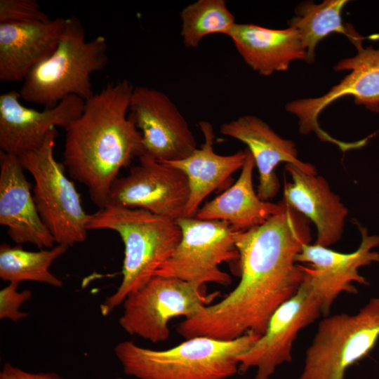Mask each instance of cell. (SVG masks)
Segmentation results:
<instances>
[{
  "mask_svg": "<svg viewBox=\"0 0 379 379\" xmlns=\"http://www.w3.org/2000/svg\"><path fill=\"white\" fill-rule=\"evenodd\" d=\"M281 203L263 224L236 232L240 281L220 301L178 324L176 331L183 338L262 336L274 312L298 292L304 273L295 258L310 243L311 230L305 216L284 199Z\"/></svg>",
  "mask_w": 379,
  "mask_h": 379,
  "instance_id": "1",
  "label": "cell"
},
{
  "mask_svg": "<svg viewBox=\"0 0 379 379\" xmlns=\"http://www.w3.org/2000/svg\"><path fill=\"white\" fill-rule=\"evenodd\" d=\"M133 89L127 79L109 83L65 129L62 164L99 208L109 204L119 171L145 154L142 135L127 116Z\"/></svg>",
  "mask_w": 379,
  "mask_h": 379,
  "instance_id": "2",
  "label": "cell"
},
{
  "mask_svg": "<svg viewBox=\"0 0 379 379\" xmlns=\"http://www.w3.org/2000/svg\"><path fill=\"white\" fill-rule=\"evenodd\" d=\"M87 229L113 230L124 244L122 281L100 305L105 316L155 277L156 272L173 255L182 237L175 220L143 209L112 204L90 214Z\"/></svg>",
  "mask_w": 379,
  "mask_h": 379,
  "instance_id": "3",
  "label": "cell"
},
{
  "mask_svg": "<svg viewBox=\"0 0 379 379\" xmlns=\"http://www.w3.org/2000/svg\"><path fill=\"white\" fill-rule=\"evenodd\" d=\"M260 337L246 333L222 340L198 336L164 350L126 340L117 344L114 354L124 372L138 379H227L238 373L237 357Z\"/></svg>",
  "mask_w": 379,
  "mask_h": 379,
  "instance_id": "4",
  "label": "cell"
},
{
  "mask_svg": "<svg viewBox=\"0 0 379 379\" xmlns=\"http://www.w3.org/2000/svg\"><path fill=\"white\" fill-rule=\"evenodd\" d=\"M107 40L103 36L86 41L81 21L74 15L66 25L58 46L36 65L24 79L21 98L45 108H51L69 95L84 100L95 93L91 76L107 65Z\"/></svg>",
  "mask_w": 379,
  "mask_h": 379,
  "instance_id": "5",
  "label": "cell"
},
{
  "mask_svg": "<svg viewBox=\"0 0 379 379\" xmlns=\"http://www.w3.org/2000/svg\"><path fill=\"white\" fill-rule=\"evenodd\" d=\"M58 135L56 128H51L40 147L19 158L34 180L33 197L44 224L56 244L70 247L86 239L90 214L84 211L74 182L65 175L64 164L55 158Z\"/></svg>",
  "mask_w": 379,
  "mask_h": 379,
  "instance_id": "6",
  "label": "cell"
},
{
  "mask_svg": "<svg viewBox=\"0 0 379 379\" xmlns=\"http://www.w3.org/2000/svg\"><path fill=\"white\" fill-rule=\"evenodd\" d=\"M378 339L379 297L354 314L324 317L306 350L299 379H344L347 368L366 357Z\"/></svg>",
  "mask_w": 379,
  "mask_h": 379,
  "instance_id": "7",
  "label": "cell"
},
{
  "mask_svg": "<svg viewBox=\"0 0 379 379\" xmlns=\"http://www.w3.org/2000/svg\"><path fill=\"white\" fill-rule=\"evenodd\" d=\"M206 286L154 277L126 298L119 324L130 335L153 343L164 342L170 336L168 325L173 318L193 317L219 296L218 291L208 293Z\"/></svg>",
  "mask_w": 379,
  "mask_h": 379,
  "instance_id": "8",
  "label": "cell"
},
{
  "mask_svg": "<svg viewBox=\"0 0 379 379\" xmlns=\"http://www.w3.org/2000/svg\"><path fill=\"white\" fill-rule=\"evenodd\" d=\"M181 240L171 258L155 277L175 278L206 285L229 286L230 274L220 269L223 262H239L236 232L225 222L185 217L177 220Z\"/></svg>",
  "mask_w": 379,
  "mask_h": 379,
  "instance_id": "9",
  "label": "cell"
},
{
  "mask_svg": "<svg viewBox=\"0 0 379 379\" xmlns=\"http://www.w3.org/2000/svg\"><path fill=\"white\" fill-rule=\"evenodd\" d=\"M363 39L357 32L350 39L356 47L357 54L335 64V71L350 72L338 84L319 97L297 99L286 104V111L298 119L301 134L314 132L320 140L339 146L340 140L321 129L318 118L327 106L347 95L352 96L357 105H364L372 112H379V48L375 49L371 46L364 48Z\"/></svg>",
  "mask_w": 379,
  "mask_h": 379,
  "instance_id": "10",
  "label": "cell"
},
{
  "mask_svg": "<svg viewBox=\"0 0 379 379\" xmlns=\"http://www.w3.org/2000/svg\"><path fill=\"white\" fill-rule=\"evenodd\" d=\"M138 159V165L113 183L109 204L143 209L175 221L184 218L190 197L186 175L146 154Z\"/></svg>",
  "mask_w": 379,
  "mask_h": 379,
  "instance_id": "11",
  "label": "cell"
},
{
  "mask_svg": "<svg viewBox=\"0 0 379 379\" xmlns=\"http://www.w3.org/2000/svg\"><path fill=\"white\" fill-rule=\"evenodd\" d=\"M322 315L320 304L307 281L274 312L265 333L237 357L238 373L255 369L254 379H270L278 366L292 360V349L301 329Z\"/></svg>",
  "mask_w": 379,
  "mask_h": 379,
  "instance_id": "12",
  "label": "cell"
},
{
  "mask_svg": "<svg viewBox=\"0 0 379 379\" xmlns=\"http://www.w3.org/2000/svg\"><path fill=\"white\" fill-rule=\"evenodd\" d=\"M129 110L142 135L144 154L161 162L176 161L197 149L187 120L164 92L145 86L134 87Z\"/></svg>",
  "mask_w": 379,
  "mask_h": 379,
  "instance_id": "13",
  "label": "cell"
},
{
  "mask_svg": "<svg viewBox=\"0 0 379 379\" xmlns=\"http://www.w3.org/2000/svg\"><path fill=\"white\" fill-rule=\"evenodd\" d=\"M359 230L361 241L354 252L343 253L315 244H305L295 256L296 262L307 263L301 265L304 279L310 285L324 317L329 315L340 293H357L352 283L368 285L359 269L379 262V253L374 251L379 246V236L368 235L366 227L360 226Z\"/></svg>",
  "mask_w": 379,
  "mask_h": 379,
  "instance_id": "14",
  "label": "cell"
},
{
  "mask_svg": "<svg viewBox=\"0 0 379 379\" xmlns=\"http://www.w3.org/2000/svg\"><path fill=\"white\" fill-rule=\"evenodd\" d=\"M20 94L0 95V151L20 156L41 146L53 128H67L82 113L85 100L69 95L51 108L39 111L22 105Z\"/></svg>",
  "mask_w": 379,
  "mask_h": 379,
  "instance_id": "15",
  "label": "cell"
},
{
  "mask_svg": "<svg viewBox=\"0 0 379 379\" xmlns=\"http://www.w3.org/2000/svg\"><path fill=\"white\" fill-rule=\"evenodd\" d=\"M19 157L0 151V224L18 245L51 248L55 241L37 211Z\"/></svg>",
  "mask_w": 379,
  "mask_h": 379,
  "instance_id": "16",
  "label": "cell"
},
{
  "mask_svg": "<svg viewBox=\"0 0 379 379\" xmlns=\"http://www.w3.org/2000/svg\"><path fill=\"white\" fill-rule=\"evenodd\" d=\"M220 133L238 140L247 145L259 172L257 194L260 199L269 201L279 190L275 173L279 164H291L305 173L316 175L314 166L298 159L295 143L280 137L266 122L255 115H243L224 123Z\"/></svg>",
  "mask_w": 379,
  "mask_h": 379,
  "instance_id": "17",
  "label": "cell"
},
{
  "mask_svg": "<svg viewBox=\"0 0 379 379\" xmlns=\"http://www.w3.org/2000/svg\"><path fill=\"white\" fill-rule=\"evenodd\" d=\"M65 25L62 18L45 22L0 23V81H24L55 51Z\"/></svg>",
  "mask_w": 379,
  "mask_h": 379,
  "instance_id": "18",
  "label": "cell"
},
{
  "mask_svg": "<svg viewBox=\"0 0 379 379\" xmlns=\"http://www.w3.org/2000/svg\"><path fill=\"white\" fill-rule=\"evenodd\" d=\"M285 169L292 181L284 184V199L316 225L315 244L328 247L343 234L347 208L321 176L305 173L296 166L286 164Z\"/></svg>",
  "mask_w": 379,
  "mask_h": 379,
  "instance_id": "19",
  "label": "cell"
},
{
  "mask_svg": "<svg viewBox=\"0 0 379 379\" xmlns=\"http://www.w3.org/2000/svg\"><path fill=\"white\" fill-rule=\"evenodd\" d=\"M227 36L246 64L263 76L286 71L292 62L306 58L298 33L290 27L270 29L236 22Z\"/></svg>",
  "mask_w": 379,
  "mask_h": 379,
  "instance_id": "20",
  "label": "cell"
},
{
  "mask_svg": "<svg viewBox=\"0 0 379 379\" xmlns=\"http://www.w3.org/2000/svg\"><path fill=\"white\" fill-rule=\"evenodd\" d=\"M199 126L204 138L201 147L182 160L163 162L180 169L188 179L190 197L185 213L187 218L194 217L204 199L222 187L234 173L242 168L248 154L247 149L230 155L215 153L212 125L206 121H200Z\"/></svg>",
  "mask_w": 379,
  "mask_h": 379,
  "instance_id": "21",
  "label": "cell"
},
{
  "mask_svg": "<svg viewBox=\"0 0 379 379\" xmlns=\"http://www.w3.org/2000/svg\"><path fill=\"white\" fill-rule=\"evenodd\" d=\"M255 166L253 157L248 149L237 180L204 204L194 217L199 220L223 221L235 232H244L263 224L276 215L281 210L282 203L274 204L260 199L253 185Z\"/></svg>",
  "mask_w": 379,
  "mask_h": 379,
  "instance_id": "22",
  "label": "cell"
},
{
  "mask_svg": "<svg viewBox=\"0 0 379 379\" xmlns=\"http://www.w3.org/2000/svg\"><path fill=\"white\" fill-rule=\"evenodd\" d=\"M346 0H324L316 4L304 1L295 9V15L289 22L290 27L297 31L306 51L305 60L312 64L318 43L332 33L345 34L347 38L354 31L352 26H345L342 11Z\"/></svg>",
  "mask_w": 379,
  "mask_h": 379,
  "instance_id": "23",
  "label": "cell"
},
{
  "mask_svg": "<svg viewBox=\"0 0 379 379\" xmlns=\"http://www.w3.org/2000/svg\"><path fill=\"white\" fill-rule=\"evenodd\" d=\"M69 247L56 244L49 249L39 251L24 250L20 246H0V277L5 281H33L54 287H61L62 281L49 269L53 262L65 254Z\"/></svg>",
  "mask_w": 379,
  "mask_h": 379,
  "instance_id": "24",
  "label": "cell"
},
{
  "mask_svg": "<svg viewBox=\"0 0 379 379\" xmlns=\"http://www.w3.org/2000/svg\"><path fill=\"white\" fill-rule=\"evenodd\" d=\"M180 18V34L183 45L189 48H197L209 34L227 36L236 23L224 0H198L182 8Z\"/></svg>",
  "mask_w": 379,
  "mask_h": 379,
  "instance_id": "25",
  "label": "cell"
},
{
  "mask_svg": "<svg viewBox=\"0 0 379 379\" xmlns=\"http://www.w3.org/2000/svg\"><path fill=\"white\" fill-rule=\"evenodd\" d=\"M51 20L36 0L0 1V23L45 22Z\"/></svg>",
  "mask_w": 379,
  "mask_h": 379,
  "instance_id": "26",
  "label": "cell"
},
{
  "mask_svg": "<svg viewBox=\"0 0 379 379\" xmlns=\"http://www.w3.org/2000/svg\"><path fill=\"white\" fill-rule=\"evenodd\" d=\"M20 283L11 282L0 291V319H8L17 322L26 318L27 312L20 310L22 304L32 298V291H18Z\"/></svg>",
  "mask_w": 379,
  "mask_h": 379,
  "instance_id": "27",
  "label": "cell"
},
{
  "mask_svg": "<svg viewBox=\"0 0 379 379\" xmlns=\"http://www.w3.org/2000/svg\"><path fill=\"white\" fill-rule=\"evenodd\" d=\"M0 379H65L53 372L31 373L10 363H6L1 372ZM117 379H123L117 378Z\"/></svg>",
  "mask_w": 379,
  "mask_h": 379,
  "instance_id": "28",
  "label": "cell"
}]
</instances>
